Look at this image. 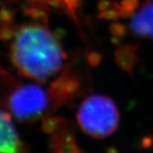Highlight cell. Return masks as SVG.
<instances>
[{
	"label": "cell",
	"instance_id": "obj_1",
	"mask_svg": "<svg viewBox=\"0 0 153 153\" xmlns=\"http://www.w3.org/2000/svg\"><path fill=\"white\" fill-rule=\"evenodd\" d=\"M32 13L30 21L4 25L2 35L8 43L10 59L19 73L44 82L63 70L66 53L41 13Z\"/></svg>",
	"mask_w": 153,
	"mask_h": 153
},
{
	"label": "cell",
	"instance_id": "obj_2",
	"mask_svg": "<svg viewBox=\"0 0 153 153\" xmlns=\"http://www.w3.org/2000/svg\"><path fill=\"white\" fill-rule=\"evenodd\" d=\"M119 111L111 99L93 94L83 100L76 111L77 124L82 131L95 139L112 134L119 124Z\"/></svg>",
	"mask_w": 153,
	"mask_h": 153
},
{
	"label": "cell",
	"instance_id": "obj_3",
	"mask_svg": "<svg viewBox=\"0 0 153 153\" xmlns=\"http://www.w3.org/2000/svg\"><path fill=\"white\" fill-rule=\"evenodd\" d=\"M8 106L14 117L22 122H34L54 111L49 89L39 84L27 83L17 87L8 100Z\"/></svg>",
	"mask_w": 153,
	"mask_h": 153
},
{
	"label": "cell",
	"instance_id": "obj_4",
	"mask_svg": "<svg viewBox=\"0 0 153 153\" xmlns=\"http://www.w3.org/2000/svg\"><path fill=\"white\" fill-rule=\"evenodd\" d=\"M82 89V82L71 67H65L49 88L54 111L76 98Z\"/></svg>",
	"mask_w": 153,
	"mask_h": 153
},
{
	"label": "cell",
	"instance_id": "obj_5",
	"mask_svg": "<svg viewBox=\"0 0 153 153\" xmlns=\"http://www.w3.org/2000/svg\"><path fill=\"white\" fill-rule=\"evenodd\" d=\"M129 18L128 29L132 35L153 40V0H146Z\"/></svg>",
	"mask_w": 153,
	"mask_h": 153
},
{
	"label": "cell",
	"instance_id": "obj_6",
	"mask_svg": "<svg viewBox=\"0 0 153 153\" xmlns=\"http://www.w3.org/2000/svg\"><path fill=\"white\" fill-rule=\"evenodd\" d=\"M24 151L10 117L0 110V153H24Z\"/></svg>",
	"mask_w": 153,
	"mask_h": 153
},
{
	"label": "cell",
	"instance_id": "obj_7",
	"mask_svg": "<svg viewBox=\"0 0 153 153\" xmlns=\"http://www.w3.org/2000/svg\"><path fill=\"white\" fill-rule=\"evenodd\" d=\"M137 60V46L134 44H123L115 50L116 64L123 71L133 74Z\"/></svg>",
	"mask_w": 153,
	"mask_h": 153
},
{
	"label": "cell",
	"instance_id": "obj_8",
	"mask_svg": "<svg viewBox=\"0 0 153 153\" xmlns=\"http://www.w3.org/2000/svg\"><path fill=\"white\" fill-rule=\"evenodd\" d=\"M54 1H55V3H57V0H54Z\"/></svg>",
	"mask_w": 153,
	"mask_h": 153
}]
</instances>
